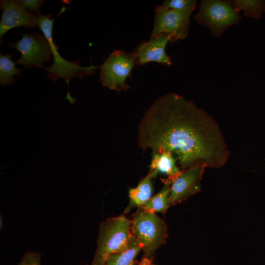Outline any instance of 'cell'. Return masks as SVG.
I'll return each instance as SVG.
<instances>
[{"label":"cell","mask_w":265,"mask_h":265,"mask_svg":"<svg viewBox=\"0 0 265 265\" xmlns=\"http://www.w3.org/2000/svg\"><path fill=\"white\" fill-rule=\"evenodd\" d=\"M142 249V245L132 235L128 245L121 251L110 255L104 265H134L135 259Z\"/></svg>","instance_id":"cell-14"},{"label":"cell","mask_w":265,"mask_h":265,"mask_svg":"<svg viewBox=\"0 0 265 265\" xmlns=\"http://www.w3.org/2000/svg\"><path fill=\"white\" fill-rule=\"evenodd\" d=\"M2 10L0 22V41L8 30L17 27L33 28L37 26V15L32 13L18 0H0Z\"/></svg>","instance_id":"cell-10"},{"label":"cell","mask_w":265,"mask_h":265,"mask_svg":"<svg viewBox=\"0 0 265 265\" xmlns=\"http://www.w3.org/2000/svg\"><path fill=\"white\" fill-rule=\"evenodd\" d=\"M191 13L156 9L151 38L160 34L168 36L170 42L185 39L188 35Z\"/></svg>","instance_id":"cell-8"},{"label":"cell","mask_w":265,"mask_h":265,"mask_svg":"<svg viewBox=\"0 0 265 265\" xmlns=\"http://www.w3.org/2000/svg\"><path fill=\"white\" fill-rule=\"evenodd\" d=\"M8 45L21 53L18 62L25 68H44L43 63H49L52 55L47 39L39 33L23 34L21 40L17 42L9 41Z\"/></svg>","instance_id":"cell-7"},{"label":"cell","mask_w":265,"mask_h":265,"mask_svg":"<svg viewBox=\"0 0 265 265\" xmlns=\"http://www.w3.org/2000/svg\"><path fill=\"white\" fill-rule=\"evenodd\" d=\"M158 172L150 171L148 174L140 181L135 188H132L129 191V197L130 199L129 208L136 206L141 207L152 197L153 179L155 178Z\"/></svg>","instance_id":"cell-13"},{"label":"cell","mask_w":265,"mask_h":265,"mask_svg":"<svg viewBox=\"0 0 265 265\" xmlns=\"http://www.w3.org/2000/svg\"><path fill=\"white\" fill-rule=\"evenodd\" d=\"M131 227L132 235L142 246L143 258L151 260L167 237L164 221L155 212L142 210L133 215Z\"/></svg>","instance_id":"cell-4"},{"label":"cell","mask_w":265,"mask_h":265,"mask_svg":"<svg viewBox=\"0 0 265 265\" xmlns=\"http://www.w3.org/2000/svg\"><path fill=\"white\" fill-rule=\"evenodd\" d=\"M169 41L168 36L161 34L141 43L133 52L136 64L144 65L150 62H156L170 66L171 62L165 52Z\"/></svg>","instance_id":"cell-11"},{"label":"cell","mask_w":265,"mask_h":265,"mask_svg":"<svg viewBox=\"0 0 265 265\" xmlns=\"http://www.w3.org/2000/svg\"><path fill=\"white\" fill-rule=\"evenodd\" d=\"M206 166L201 163L182 171L171 180L169 202L173 205L201 190L200 181Z\"/></svg>","instance_id":"cell-9"},{"label":"cell","mask_w":265,"mask_h":265,"mask_svg":"<svg viewBox=\"0 0 265 265\" xmlns=\"http://www.w3.org/2000/svg\"><path fill=\"white\" fill-rule=\"evenodd\" d=\"M137 142L143 150L172 152L185 169L198 163L222 167L230 155L214 119L193 102L174 93L160 97L145 112Z\"/></svg>","instance_id":"cell-1"},{"label":"cell","mask_w":265,"mask_h":265,"mask_svg":"<svg viewBox=\"0 0 265 265\" xmlns=\"http://www.w3.org/2000/svg\"><path fill=\"white\" fill-rule=\"evenodd\" d=\"M199 24L208 27L212 34L220 37L229 26L239 23L241 16L235 8L233 1L203 0L198 12L193 16Z\"/></svg>","instance_id":"cell-5"},{"label":"cell","mask_w":265,"mask_h":265,"mask_svg":"<svg viewBox=\"0 0 265 265\" xmlns=\"http://www.w3.org/2000/svg\"><path fill=\"white\" fill-rule=\"evenodd\" d=\"M132 236L131 221L121 216L103 221L99 226L97 248L92 265H104L108 257L125 248Z\"/></svg>","instance_id":"cell-3"},{"label":"cell","mask_w":265,"mask_h":265,"mask_svg":"<svg viewBox=\"0 0 265 265\" xmlns=\"http://www.w3.org/2000/svg\"><path fill=\"white\" fill-rule=\"evenodd\" d=\"M139 265H151V260L143 258Z\"/></svg>","instance_id":"cell-21"},{"label":"cell","mask_w":265,"mask_h":265,"mask_svg":"<svg viewBox=\"0 0 265 265\" xmlns=\"http://www.w3.org/2000/svg\"><path fill=\"white\" fill-rule=\"evenodd\" d=\"M196 1L194 0H167L161 5L156 7L159 10H173L192 13L195 8Z\"/></svg>","instance_id":"cell-18"},{"label":"cell","mask_w":265,"mask_h":265,"mask_svg":"<svg viewBox=\"0 0 265 265\" xmlns=\"http://www.w3.org/2000/svg\"><path fill=\"white\" fill-rule=\"evenodd\" d=\"M164 185L161 190L150 199L141 208L143 210L153 212L165 213L171 206L169 195L171 180H163Z\"/></svg>","instance_id":"cell-15"},{"label":"cell","mask_w":265,"mask_h":265,"mask_svg":"<svg viewBox=\"0 0 265 265\" xmlns=\"http://www.w3.org/2000/svg\"><path fill=\"white\" fill-rule=\"evenodd\" d=\"M236 11L239 13L243 10L244 15L255 19L261 18L265 11V3L262 0H233Z\"/></svg>","instance_id":"cell-17"},{"label":"cell","mask_w":265,"mask_h":265,"mask_svg":"<svg viewBox=\"0 0 265 265\" xmlns=\"http://www.w3.org/2000/svg\"><path fill=\"white\" fill-rule=\"evenodd\" d=\"M18 265H41L40 254L32 251H27Z\"/></svg>","instance_id":"cell-19"},{"label":"cell","mask_w":265,"mask_h":265,"mask_svg":"<svg viewBox=\"0 0 265 265\" xmlns=\"http://www.w3.org/2000/svg\"><path fill=\"white\" fill-rule=\"evenodd\" d=\"M135 64L134 53H128L122 50L114 51L100 66V79L102 85L118 91L129 89L126 80L130 76Z\"/></svg>","instance_id":"cell-6"},{"label":"cell","mask_w":265,"mask_h":265,"mask_svg":"<svg viewBox=\"0 0 265 265\" xmlns=\"http://www.w3.org/2000/svg\"><path fill=\"white\" fill-rule=\"evenodd\" d=\"M21 4L30 12L34 11L36 14L40 13V9L46 1L42 0H20Z\"/></svg>","instance_id":"cell-20"},{"label":"cell","mask_w":265,"mask_h":265,"mask_svg":"<svg viewBox=\"0 0 265 265\" xmlns=\"http://www.w3.org/2000/svg\"><path fill=\"white\" fill-rule=\"evenodd\" d=\"M176 161L173 154L170 151L153 152L150 171L165 174L172 180L181 172L177 166Z\"/></svg>","instance_id":"cell-12"},{"label":"cell","mask_w":265,"mask_h":265,"mask_svg":"<svg viewBox=\"0 0 265 265\" xmlns=\"http://www.w3.org/2000/svg\"><path fill=\"white\" fill-rule=\"evenodd\" d=\"M65 9V7H62L57 16L53 19H51L52 15L50 13L44 15L40 13L36 15L37 17V26L47 39L52 51L53 64L48 67H44L48 73L47 77L53 81L63 78L69 85L72 79L75 77L83 79L85 76L91 75L99 67L94 65L82 67L79 61L67 60L59 53L58 47L55 44L52 37L53 27L56 18Z\"/></svg>","instance_id":"cell-2"},{"label":"cell","mask_w":265,"mask_h":265,"mask_svg":"<svg viewBox=\"0 0 265 265\" xmlns=\"http://www.w3.org/2000/svg\"><path fill=\"white\" fill-rule=\"evenodd\" d=\"M11 54H0V84L1 85H8L17 81L14 78L15 76H20L22 71L16 68L18 63L17 61H13L11 59Z\"/></svg>","instance_id":"cell-16"}]
</instances>
